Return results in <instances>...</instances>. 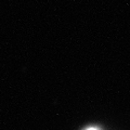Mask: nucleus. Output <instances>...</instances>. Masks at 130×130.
<instances>
[{
	"instance_id": "f257e3e1",
	"label": "nucleus",
	"mask_w": 130,
	"mask_h": 130,
	"mask_svg": "<svg viewBox=\"0 0 130 130\" xmlns=\"http://www.w3.org/2000/svg\"><path fill=\"white\" fill-rule=\"evenodd\" d=\"M87 130H98V129H95V128H90V129H87Z\"/></svg>"
}]
</instances>
